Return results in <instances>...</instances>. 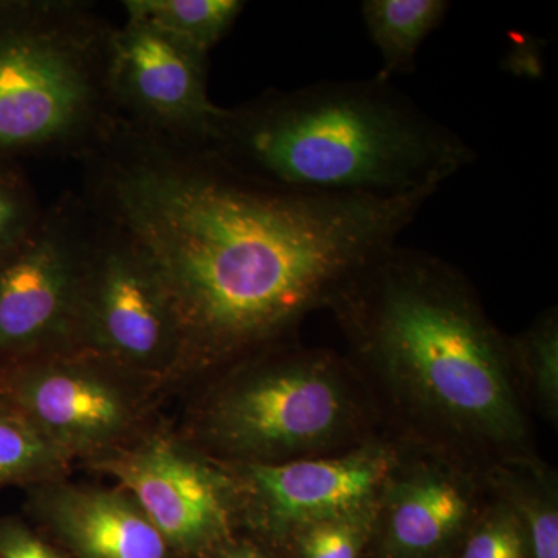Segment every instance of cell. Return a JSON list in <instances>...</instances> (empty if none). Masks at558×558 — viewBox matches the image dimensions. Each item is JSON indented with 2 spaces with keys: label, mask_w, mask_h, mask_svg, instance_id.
I'll use <instances>...</instances> for the list:
<instances>
[{
  "label": "cell",
  "mask_w": 558,
  "mask_h": 558,
  "mask_svg": "<svg viewBox=\"0 0 558 558\" xmlns=\"http://www.w3.org/2000/svg\"><path fill=\"white\" fill-rule=\"evenodd\" d=\"M510 359L521 396L554 428L558 425V307H546L526 329L509 336Z\"/></svg>",
  "instance_id": "obj_17"
},
{
  "label": "cell",
  "mask_w": 558,
  "mask_h": 558,
  "mask_svg": "<svg viewBox=\"0 0 558 558\" xmlns=\"http://www.w3.org/2000/svg\"><path fill=\"white\" fill-rule=\"evenodd\" d=\"M207 60L145 22L116 25L108 80L120 119L156 137L204 145L222 112L208 97Z\"/></svg>",
  "instance_id": "obj_11"
},
{
  "label": "cell",
  "mask_w": 558,
  "mask_h": 558,
  "mask_svg": "<svg viewBox=\"0 0 558 558\" xmlns=\"http://www.w3.org/2000/svg\"><path fill=\"white\" fill-rule=\"evenodd\" d=\"M328 311L387 438L481 473L539 457L509 336L446 259L396 242L344 282Z\"/></svg>",
  "instance_id": "obj_2"
},
{
  "label": "cell",
  "mask_w": 558,
  "mask_h": 558,
  "mask_svg": "<svg viewBox=\"0 0 558 558\" xmlns=\"http://www.w3.org/2000/svg\"><path fill=\"white\" fill-rule=\"evenodd\" d=\"M89 215L75 351L135 377L180 371L179 322L159 277L126 234Z\"/></svg>",
  "instance_id": "obj_6"
},
{
  "label": "cell",
  "mask_w": 558,
  "mask_h": 558,
  "mask_svg": "<svg viewBox=\"0 0 558 558\" xmlns=\"http://www.w3.org/2000/svg\"><path fill=\"white\" fill-rule=\"evenodd\" d=\"M396 451L398 444L381 435L330 457L226 464L236 492L240 534L281 556L300 529L374 501Z\"/></svg>",
  "instance_id": "obj_8"
},
{
  "label": "cell",
  "mask_w": 558,
  "mask_h": 558,
  "mask_svg": "<svg viewBox=\"0 0 558 558\" xmlns=\"http://www.w3.org/2000/svg\"><path fill=\"white\" fill-rule=\"evenodd\" d=\"M205 149L242 178L311 199L439 190L476 153L391 81H325L222 108Z\"/></svg>",
  "instance_id": "obj_3"
},
{
  "label": "cell",
  "mask_w": 558,
  "mask_h": 558,
  "mask_svg": "<svg viewBox=\"0 0 558 558\" xmlns=\"http://www.w3.org/2000/svg\"><path fill=\"white\" fill-rule=\"evenodd\" d=\"M9 409H10V407H9V405H7V403H5V402H3V399H2V398H0V413H3V411H7V410H9Z\"/></svg>",
  "instance_id": "obj_24"
},
{
  "label": "cell",
  "mask_w": 558,
  "mask_h": 558,
  "mask_svg": "<svg viewBox=\"0 0 558 558\" xmlns=\"http://www.w3.org/2000/svg\"><path fill=\"white\" fill-rule=\"evenodd\" d=\"M84 205L143 253L182 337L180 373L215 379L296 341L312 312L398 242L439 190L311 199L242 178L202 145L121 123L81 161Z\"/></svg>",
  "instance_id": "obj_1"
},
{
  "label": "cell",
  "mask_w": 558,
  "mask_h": 558,
  "mask_svg": "<svg viewBox=\"0 0 558 558\" xmlns=\"http://www.w3.org/2000/svg\"><path fill=\"white\" fill-rule=\"evenodd\" d=\"M44 209L22 165L0 159V258L36 229Z\"/></svg>",
  "instance_id": "obj_21"
},
{
  "label": "cell",
  "mask_w": 558,
  "mask_h": 558,
  "mask_svg": "<svg viewBox=\"0 0 558 558\" xmlns=\"http://www.w3.org/2000/svg\"><path fill=\"white\" fill-rule=\"evenodd\" d=\"M128 376L86 352H60L11 363L2 399L70 458L101 453L137 422V399L120 380Z\"/></svg>",
  "instance_id": "obj_10"
},
{
  "label": "cell",
  "mask_w": 558,
  "mask_h": 558,
  "mask_svg": "<svg viewBox=\"0 0 558 558\" xmlns=\"http://www.w3.org/2000/svg\"><path fill=\"white\" fill-rule=\"evenodd\" d=\"M487 498L484 473L438 451L398 444L377 494L366 558H450Z\"/></svg>",
  "instance_id": "obj_12"
},
{
  "label": "cell",
  "mask_w": 558,
  "mask_h": 558,
  "mask_svg": "<svg viewBox=\"0 0 558 558\" xmlns=\"http://www.w3.org/2000/svg\"><path fill=\"white\" fill-rule=\"evenodd\" d=\"M376 523V499L314 521L292 535L282 558H366Z\"/></svg>",
  "instance_id": "obj_18"
},
{
  "label": "cell",
  "mask_w": 558,
  "mask_h": 558,
  "mask_svg": "<svg viewBox=\"0 0 558 558\" xmlns=\"http://www.w3.org/2000/svg\"><path fill=\"white\" fill-rule=\"evenodd\" d=\"M69 454L25 418L9 409L0 413V486L20 480L47 478L64 469Z\"/></svg>",
  "instance_id": "obj_19"
},
{
  "label": "cell",
  "mask_w": 558,
  "mask_h": 558,
  "mask_svg": "<svg viewBox=\"0 0 558 558\" xmlns=\"http://www.w3.org/2000/svg\"><path fill=\"white\" fill-rule=\"evenodd\" d=\"M205 558H282L247 535L240 534Z\"/></svg>",
  "instance_id": "obj_23"
},
{
  "label": "cell",
  "mask_w": 558,
  "mask_h": 558,
  "mask_svg": "<svg viewBox=\"0 0 558 558\" xmlns=\"http://www.w3.org/2000/svg\"><path fill=\"white\" fill-rule=\"evenodd\" d=\"M194 435L223 464H281L357 449L384 433L347 355L296 340L215 377Z\"/></svg>",
  "instance_id": "obj_4"
},
{
  "label": "cell",
  "mask_w": 558,
  "mask_h": 558,
  "mask_svg": "<svg viewBox=\"0 0 558 558\" xmlns=\"http://www.w3.org/2000/svg\"><path fill=\"white\" fill-rule=\"evenodd\" d=\"M450 558H531V549L515 512L488 488L487 501Z\"/></svg>",
  "instance_id": "obj_20"
},
{
  "label": "cell",
  "mask_w": 558,
  "mask_h": 558,
  "mask_svg": "<svg viewBox=\"0 0 558 558\" xmlns=\"http://www.w3.org/2000/svg\"><path fill=\"white\" fill-rule=\"evenodd\" d=\"M447 0H366L360 7L371 40L381 57L377 76L413 72L418 50L446 20Z\"/></svg>",
  "instance_id": "obj_15"
},
{
  "label": "cell",
  "mask_w": 558,
  "mask_h": 558,
  "mask_svg": "<svg viewBox=\"0 0 558 558\" xmlns=\"http://www.w3.org/2000/svg\"><path fill=\"white\" fill-rule=\"evenodd\" d=\"M0 558H65L46 539L17 521L0 523Z\"/></svg>",
  "instance_id": "obj_22"
},
{
  "label": "cell",
  "mask_w": 558,
  "mask_h": 558,
  "mask_svg": "<svg viewBox=\"0 0 558 558\" xmlns=\"http://www.w3.org/2000/svg\"><path fill=\"white\" fill-rule=\"evenodd\" d=\"M113 28L89 2L0 0V159L83 161L116 134Z\"/></svg>",
  "instance_id": "obj_5"
},
{
  "label": "cell",
  "mask_w": 558,
  "mask_h": 558,
  "mask_svg": "<svg viewBox=\"0 0 558 558\" xmlns=\"http://www.w3.org/2000/svg\"><path fill=\"white\" fill-rule=\"evenodd\" d=\"M172 554L205 558L240 535L230 470L201 449L150 438L106 459Z\"/></svg>",
  "instance_id": "obj_9"
},
{
  "label": "cell",
  "mask_w": 558,
  "mask_h": 558,
  "mask_svg": "<svg viewBox=\"0 0 558 558\" xmlns=\"http://www.w3.org/2000/svg\"><path fill=\"white\" fill-rule=\"evenodd\" d=\"M36 508L75 558L174 557L137 502L119 492L53 484Z\"/></svg>",
  "instance_id": "obj_13"
},
{
  "label": "cell",
  "mask_w": 558,
  "mask_h": 558,
  "mask_svg": "<svg viewBox=\"0 0 558 558\" xmlns=\"http://www.w3.org/2000/svg\"><path fill=\"white\" fill-rule=\"evenodd\" d=\"M492 494L515 512L531 558H558V473L542 457L517 459L484 473Z\"/></svg>",
  "instance_id": "obj_14"
},
{
  "label": "cell",
  "mask_w": 558,
  "mask_h": 558,
  "mask_svg": "<svg viewBox=\"0 0 558 558\" xmlns=\"http://www.w3.org/2000/svg\"><path fill=\"white\" fill-rule=\"evenodd\" d=\"M89 238V211L68 194L0 258V360L11 365L75 351Z\"/></svg>",
  "instance_id": "obj_7"
},
{
  "label": "cell",
  "mask_w": 558,
  "mask_h": 558,
  "mask_svg": "<svg viewBox=\"0 0 558 558\" xmlns=\"http://www.w3.org/2000/svg\"><path fill=\"white\" fill-rule=\"evenodd\" d=\"M126 20L145 22L202 54L229 35L245 9L241 0H126Z\"/></svg>",
  "instance_id": "obj_16"
}]
</instances>
